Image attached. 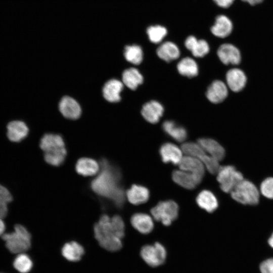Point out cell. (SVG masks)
Here are the masks:
<instances>
[{
  "mask_svg": "<svg viewBox=\"0 0 273 273\" xmlns=\"http://www.w3.org/2000/svg\"><path fill=\"white\" fill-rule=\"evenodd\" d=\"M157 56L162 60L170 62L177 59L180 55V51L177 44L171 40L163 41L156 50Z\"/></svg>",
  "mask_w": 273,
  "mask_h": 273,
  "instance_id": "9a60e30c",
  "label": "cell"
},
{
  "mask_svg": "<svg viewBox=\"0 0 273 273\" xmlns=\"http://www.w3.org/2000/svg\"><path fill=\"white\" fill-rule=\"evenodd\" d=\"M259 190L264 197L273 200V177L264 178L260 184Z\"/></svg>",
  "mask_w": 273,
  "mask_h": 273,
  "instance_id": "e575fe53",
  "label": "cell"
},
{
  "mask_svg": "<svg viewBox=\"0 0 273 273\" xmlns=\"http://www.w3.org/2000/svg\"><path fill=\"white\" fill-rule=\"evenodd\" d=\"M217 7L221 9H228L234 3L235 0H211Z\"/></svg>",
  "mask_w": 273,
  "mask_h": 273,
  "instance_id": "f35d334b",
  "label": "cell"
},
{
  "mask_svg": "<svg viewBox=\"0 0 273 273\" xmlns=\"http://www.w3.org/2000/svg\"><path fill=\"white\" fill-rule=\"evenodd\" d=\"M125 225L119 215L110 217L103 215L94 226L95 236L100 245L110 251H117L122 246L121 239L124 236Z\"/></svg>",
  "mask_w": 273,
  "mask_h": 273,
  "instance_id": "7a4b0ae2",
  "label": "cell"
},
{
  "mask_svg": "<svg viewBox=\"0 0 273 273\" xmlns=\"http://www.w3.org/2000/svg\"><path fill=\"white\" fill-rule=\"evenodd\" d=\"M126 195L130 203L139 205L148 201L150 197V192L147 188L135 184L127 191Z\"/></svg>",
  "mask_w": 273,
  "mask_h": 273,
  "instance_id": "484cf974",
  "label": "cell"
},
{
  "mask_svg": "<svg viewBox=\"0 0 273 273\" xmlns=\"http://www.w3.org/2000/svg\"><path fill=\"white\" fill-rule=\"evenodd\" d=\"M7 249L12 253L19 254L28 250L31 246V235L23 225L16 224L14 231L3 235Z\"/></svg>",
  "mask_w": 273,
  "mask_h": 273,
  "instance_id": "277c9868",
  "label": "cell"
},
{
  "mask_svg": "<svg viewBox=\"0 0 273 273\" xmlns=\"http://www.w3.org/2000/svg\"><path fill=\"white\" fill-rule=\"evenodd\" d=\"M15 268L21 273H27L30 271L33 263L29 256L24 253L18 254L13 262Z\"/></svg>",
  "mask_w": 273,
  "mask_h": 273,
  "instance_id": "d6a6232c",
  "label": "cell"
},
{
  "mask_svg": "<svg viewBox=\"0 0 273 273\" xmlns=\"http://www.w3.org/2000/svg\"><path fill=\"white\" fill-rule=\"evenodd\" d=\"M267 243L269 247L273 249V232L267 240Z\"/></svg>",
  "mask_w": 273,
  "mask_h": 273,
  "instance_id": "7bdbcfd3",
  "label": "cell"
},
{
  "mask_svg": "<svg viewBox=\"0 0 273 273\" xmlns=\"http://www.w3.org/2000/svg\"><path fill=\"white\" fill-rule=\"evenodd\" d=\"M28 132L27 125L22 121H13L7 125V136L12 142L21 141L26 137Z\"/></svg>",
  "mask_w": 273,
  "mask_h": 273,
  "instance_id": "603a6c76",
  "label": "cell"
},
{
  "mask_svg": "<svg viewBox=\"0 0 273 273\" xmlns=\"http://www.w3.org/2000/svg\"><path fill=\"white\" fill-rule=\"evenodd\" d=\"M6 229L5 224L2 218H0V236L3 235Z\"/></svg>",
  "mask_w": 273,
  "mask_h": 273,
  "instance_id": "b9f144b4",
  "label": "cell"
},
{
  "mask_svg": "<svg viewBox=\"0 0 273 273\" xmlns=\"http://www.w3.org/2000/svg\"><path fill=\"white\" fill-rule=\"evenodd\" d=\"M228 95V89L226 84L221 80H216L208 86L206 92L208 100L214 104L223 101Z\"/></svg>",
  "mask_w": 273,
  "mask_h": 273,
  "instance_id": "e0dca14e",
  "label": "cell"
},
{
  "mask_svg": "<svg viewBox=\"0 0 273 273\" xmlns=\"http://www.w3.org/2000/svg\"><path fill=\"white\" fill-rule=\"evenodd\" d=\"M217 55L220 61L225 65H238L241 61L240 50L230 43H224L219 46Z\"/></svg>",
  "mask_w": 273,
  "mask_h": 273,
  "instance_id": "7c38bea8",
  "label": "cell"
},
{
  "mask_svg": "<svg viewBox=\"0 0 273 273\" xmlns=\"http://www.w3.org/2000/svg\"><path fill=\"white\" fill-rule=\"evenodd\" d=\"M39 146L44 152V159L50 165L59 166L67 154L63 138L58 134L46 133L40 141Z\"/></svg>",
  "mask_w": 273,
  "mask_h": 273,
  "instance_id": "3957f363",
  "label": "cell"
},
{
  "mask_svg": "<svg viewBox=\"0 0 273 273\" xmlns=\"http://www.w3.org/2000/svg\"><path fill=\"white\" fill-rule=\"evenodd\" d=\"M203 177L182 170H175L172 173V180L188 190L194 189L201 182Z\"/></svg>",
  "mask_w": 273,
  "mask_h": 273,
  "instance_id": "4fadbf2b",
  "label": "cell"
},
{
  "mask_svg": "<svg viewBox=\"0 0 273 273\" xmlns=\"http://www.w3.org/2000/svg\"><path fill=\"white\" fill-rule=\"evenodd\" d=\"M140 254L144 261L152 267H157L163 264L167 255L165 248L159 242H155L153 245L144 246Z\"/></svg>",
  "mask_w": 273,
  "mask_h": 273,
  "instance_id": "ba28073f",
  "label": "cell"
},
{
  "mask_svg": "<svg viewBox=\"0 0 273 273\" xmlns=\"http://www.w3.org/2000/svg\"><path fill=\"white\" fill-rule=\"evenodd\" d=\"M121 174L118 168L106 159L100 162L99 173L90 184L97 194L111 200L118 208L125 202V193L120 185Z\"/></svg>",
  "mask_w": 273,
  "mask_h": 273,
  "instance_id": "6da1fadb",
  "label": "cell"
},
{
  "mask_svg": "<svg viewBox=\"0 0 273 273\" xmlns=\"http://www.w3.org/2000/svg\"><path fill=\"white\" fill-rule=\"evenodd\" d=\"M186 49L191 52L196 58H203L210 52V48L208 41L204 38H199L194 34H189L184 41Z\"/></svg>",
  "mask_w": 273,
  "mask_h": 273,
  "instance_id": "30bf717a",
  "label": "cell"
},
{
  "mask_svg": "<svg viewBox=\"0 0 273 273\" xmlns=\"http://www.w3.org/2000/svg\"><path fill=\"white\" fill-rule=\"evenodd\" d=\"M243 2L249 3L252 6L259 4L262 3L264 0H242Z\"/></svg>",
  "mask_w": 273,
  "mask_h": 273,
  "instance_id": "60d3db41",
  "label": "cell"
},
{
  "mask_svg": "<svg viewBox=\"0 0 273 273\" xmlns=\"http://www.w3.org/2000/svg\"><path fill=\"white\" fill-rule=\"evenodd\" d=\"M62 254L66 259L70 261H77L84 254V249L79 243L73 241L67 243L63 246Z\"/></svg>",
  "mask_w": 273,
  "mask_h": 273,
  "instance_id": "1f68e13d",
  "label": "cell"
},
{
  "mask_svg": "<svg viewBox=\"0 0 273 273\" xmlns=\"http://www.w3.org/2000/svg\"><path fill=\"white\" fill-rule=\"evenodd\" d=\"M147 39L152 43L159 44L168 36V28L160 23H154L149 25L145 29Z\"/></svg>",
  "mask_w": 273,
  "mask_h": 273,
  "instance_id": "ffe728a7",
  "label": "cell"
},
{
  "mask_svg": "<svg viewBox=\"0 0 273 273\" xmlns=\"http://www.w3.org/2000/svg\"><path fill=\"white\" fill-rule=\"evenodd\" d=\"M177 69L181 75L189 78L196 76L198 74V67L196 61L191 57H186L177 64Z\"/></svg>",
  "mask_w": 273,
  "mask_h": 273,
  "instance_id": "4dcf8cb0",
  "label": "cell"
},
{
  "mask_svg": "<svg viewBox=\"0 0 273 273\" xmlns=\"http://www.w3.org/2000/svg\"><path fill=\"white\" fill-rule=\"evenodd\" d=\"M225 78L228 86L234 92L242 90L247 82L245 73L236 68L229 70L226 73Z\"/></svg>",
  "mask_w": 273,
  "mask_h": 273,
  "instance_id": "d6986e66",
  "label": "cell"
},
{
  "mask_svg": "<svg viewBox=\"0 0 273 273\" xmlns=\"http://www.w3.org/2000/svg\"><path fill=\"white\" fill-rule=\"evenodd\" d=\"M59 110L65 118L70 120L78 119L81 114V108L75 99L69 96L63 97L59 103Z\"/></svg>",
  "mask_w": 273,
  "mask_h": 273,
  "instance_id": "8fae6325",
  "label": "cell"
},
{
  "mask_svg": "<svg viewBox=\"0 0 273 273\" xmlns=\"http://www.w3.org/2000/svg\"><path fill=\"white\" fill-rule=\"evenodd\" d=\"M123 83L131 90H135L143 82V76L135 68L124 70L122 74Z\"/></svg>",
  "mask_w": 273,
  "mask_h": 273,
  "instance_id": "83f0119b",
  "label": "cell"
},
{
  "mask_svg": "<svg viewBox=\"0 0 273 273\" xmlns=\"http://www.w3.org/2000/svg\"><path fill=\"white\" fill-rule=\"evenodd\" d=\"M123 89V83L117 79L107 81L102 88V94L105 100L109 103L119 102L121 99V93Z\"/></svg>",
  "mask_w": 273,
  "mask_h": 273,
  "instance_id": "5bb4252c",
  "label": "cell"
},
{
  "mask_svg": "<svg viewBox=\"0 0 273 273\" xmlns=\"http://www.w3.org/2000/svg\"><path fill=\"white\" fill-rule=\"evenodd\" d=\"M162 127L167 134L178 142H183L187 139V132L186 129L173 121H165L162 124Z\"/></svg>",
  "mask_w": 273,
  "mask_h": 273,
  "instance_id": "f1b7e54d",
  "label": "cell"
},
{
  "mask_svg": "<svg viewBox=\"0 0 273 273\" xmlns=\"http://www.w3.org/2000/svg\"><path fill=\"white\" fill-rule=\"evenodd\" d=\"M181 149L187 156L194 157L199 159L206 154V152L198 143H184L181 146Z\"/></svg>",
  "mask_w": 273,
  "mask_h": 273,
  "instance_id": "836d02e7",
  "label": "cell"
},
{
  "mask_svg": "<svg viewBox=\"0 0 273 273\" xmlns=\"http://www.w3.org/2000/svg\"><path fill=\"white\" fill-rule=\"evenodd\" d=\"M260 273H273V257L264 259L259 265Z\"/></svg>",
  "mask_w": 273,
  "mask_h": 273,
  "instance_id": "8d00e7d4",
  "label": "cell"
},
{
  "mask_svg": "<svg viewBox=\"0 0 273 273\" xmlns=\"http://www.w3.org/2000/svg\"><path fill=\"white\" fill-rule=\"evenodd\" d=\"M232 198L244 205H256L260 199V192L252 181L243 179L231 192Z\"/></svg>",
  "mask_w": 273,
  "mask_h": 273,
  "instance_id": "5b68a950",
  "label": "cell"
},
{
  "mask_svg": "<svg viewBox=\"0 0 273 273\" xmlns=\"http://www.w3.org/2000/svg\"><path fill=\"white\" fill-rule=\"evenodd\" d=\"M216 178L220 189L226 193H230L244 179L243 174L231 165L220 166Z\"/></svg>",
  "mask_w": 273,
  "mask_h": 273,
  "instance_id": "52a82bcc",
  "label": "cell"
},
{
  "mask_svg": "<svg viewBox=\"0 0 273 273\" xmlns=\"http://www.w3.org/2000/svg\"><path fill=\"white\" fill-rule=\"evenodd\" d=\"M75 169L78 174L83 176H93L98 172L100 166L93 159L81 158L77 161Z\"/></svg>",
  "mask_w": 273,
  "mask_h": 273,
  "instance_id": "4316f807",
  "label": "cell"
},
{
  "mask_svg": "<svg viewBox=\"0 0 273 273\" xmlns=\"http://www.w3.org/2000/svg\"><path fill=\"white\" fill-rule=\"evenodd\" d=\"M131 224L138 232L143 234L151 233L154 228V223L151 217L147 214L136 213L131 217Z\"/></svg>",
  "mask_w": 273,
  "mask_h": 273,
  "instance_id": "d4e9b609",
  "label": "cell"
},
{
  "mask_svg": "<svg viewBox=\"0 0 273 273\" xmlns=\"http://www.w3.org/2000/svg\"><path fill=\"white\" fill-rule=\"evenodd\" d=\"M233 27L231 19L226 15L220 14L215 16L209 27V32L215 37L225 38L232 33Z\"/></svg>",
  "mask_w": 273,
  "mask_h": 273,
  "instance_id": "9c48e42d",
  "label": "cell"
},
{
  "mask_svg": "<svg viewBox=\"0 0 273 273\" xmlns=\"http://www.w3.org/2000/svg\"><path fill=\"white\" fill-rule=\"evenodd\" d=\"M8 213L7 204L0 201V218L5 217Z\"/></svg>",
  "mask_w": 273,
  "mask_h": 273,
  "instance_id": "ab89813d",
  "label": "cell"
},
{
  "mask_svg": "<svg viewBox=\"0 0 273 273\" xmlns=\"http://www.w3.org/2000/svg\"><path fill=\"white\" fill-rule=\"evenodd\" d=\"M197 143L209 155L219 161L223 160L225 155L224 148L216 141L209 138H200Z\"/></svg>",
  "mask_w": 273,
  "mask_h": 273,
  "instance_id": "44dd1931",
  "label": "cell"
},
{
  "mask_svg": "<svg viewBox=\"0 0 273 273\" xmlns=\"http://www.w3.org/2000/svg\"><path fill=\"white\" fill-rule=\"evenodd\" d=\"M164 112L163 106L157 101H151L145 104L142 108L141 114L148 122L155 124L157 123Z\"/></svg>",
  "mask_w": 273,
  "mask_h": 273,
  "instance_id": "ac0fdd59",
  "label": "cell"
},
{
  "mask_svg": "<svg viewBox=\"0 0 273 273\" xmlns=\"http://www.w3.org/2000/svg\"><path fill=\"white\" fill-rule=\"evenodd\" d=\"M180 170L193 174L204 176L205 173L204 165L198 158L190 156L183 157L178 164Z\"/></svg>",
  "mask_w": 273,
  "mask_h": 273,
  "instance_id": "cb8c5ba5",
  "label": "cell"
},
{
  "mask_svg": "<svg viewBox=\"0 0 273 273\" xmlns=\"http://www.w3.org/2000/svg\"><path fill=\"white\" fill-rule=\"evenodd\" d=\"M200 160L211 174H217L220 167L218 160L206 154L202 156Z\"/></svg>",
  "mask_w": 273,
  "mask_h": 273,
  "instance_id": "d590c367",
  "label": "cell"
},
{
  "mask_svg": "<svg viewBox=\"0 0 273 273\" xmlns=\"http://www.w3.org/2000/svg\"><path fill=\"white\" fill-rule=\"evenodd\" d=\"M159 153L162 162L165 163L178 165L183 158L181 149L171 143L163 144L160 148Z\"/></svg>",
  "mask_w": 273,
  "mask_h": 273,
  "instance_id": "2e32d148",
  "label": "cell"
},
{
  "mask_svg": "<svg viewBox=\"0 0 273 273\" xmlns=\"http://www.w3.org/2000/svg\"><path fill=\"white\" fill-rule=\"evenodd\" d=\"M12 200L13 197L9 191L0 184V201L7 204Z\"/></svg>",
  "mask_w": 273,
  "mask_h": 273,
  "instance_id": "74e56055",
  "label": "cell"
},
{
  "mask_svg": "<svg viewBox=\"0 0 273 273\" xmlns=\"http://www.w3.org/2000/svg\"><path fill=\"white\" fill-rule=\"evenodd\" d=\"M178 205L175 201L169 200L159 202L151 209L154 218L165 226L170 225L178 215Z\"/></svg>",
  "mask_w": 273,
  "mask_h": 273,
  "instance_id": "8992f818",
  "label": "cell"
},
{
  "mask_svg": "<svg viewBox=\"0 0 273 273\" xmlns=\"http://www.w3.org/2000/svg\"><path fill=\"white\" fill-rule=\"evenodd\" d=\"M196 203L202 209L209 213L215 211L218 207V202L215 195L210 191L203 190L196 197Z\"/></svg>",
  "mask_w": 273,
  "mask_h": 273,
  "instance_id": "7402d4cb",
  "label": "cell"
},
{
  "mask_svg": "<svg viewBox=\"0 0 273 273\" xmlns=\"http://www.w3.org/2000/svg\"><path fill=\"white\" fill-rule=\"evenodd\" d=\"M123 55L125 60L135 65L140 64L143 60L144 52L138 44L126 45L124 48Z\"/></svg>",
  "mask_w": 273,
  "mask_h": 273,
  "instance_id": "f546056e",
  "label": "cell"
}]
</instances>
